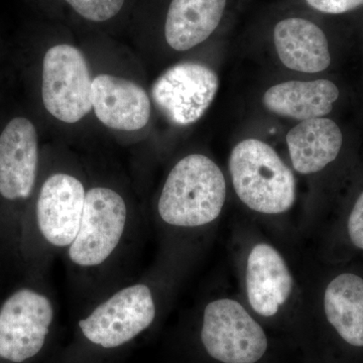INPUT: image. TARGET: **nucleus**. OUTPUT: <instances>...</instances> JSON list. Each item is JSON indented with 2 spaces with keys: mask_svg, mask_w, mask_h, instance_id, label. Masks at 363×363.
<instances>
[{
  "mask_svg": "<svg viewBox=\"0 0 363 363\" xmlns=\"http://www.w3.org/2000/svg\"><path fill=\"white\" fill-rule=\"evenodd\" d=\"M92 108L104 125L116 130H142L150 117L147 92L133 81L108 74L93 79Z\"/></svg>",
  "mask_w": 363,
  "mask_h": 363,
  "instance_id": "obj_11",
  "label": "nucleus"
},
{
  "mask_svg": "<svg viewBox=\"0 0 363 363\" xmlns=\"http://www.w3.org/2000/svg\"><path fill=\"white\" fill-rule=\"evenodd\" d=\"M342 142L337 124L324 117L303 121L286 135L294 169L304 175L326 168L338 157Z\"/></svg>",
  "mask_w": 363,
  "mask_h": 363,
  "instance_id": "obj_14",
  "label": "nucleus"
},
{
  "mask_svg": "<svg viewBox=\"0 0 363 363\" xmlns=\"http://www.w3.org/2000/svg\"><path fill=\"white\" fill-rule=\"evenodd\" d=\"M92 81L84 55L77 48L54 45L43 61L45 108L63 123H78L92 109Z\"/></svg>",
  "mask_w": 363,
  "mask_h": 363,
  "instance_id": "obj_8",
  "label": "nucleus"
},
{
  "mask_svg": "<svg viewBox=\"0 0 363 363\" xmlns=\"http://www.w3.org/2000/svg\"><path fill=\"white\" fill-rule=\"evenodd\" d=\"M86 192L80 178L68 172H55L40 184L33 208L23 217L18 245L33 278H42L75 240Z\"/></svg>",
  "mask_w": 363,
  "mask_h": 363,
  "instance_id": "obj_3",
  "label": "nucleus"
},
{
  "mask_svg": "<svg viewBox=\"0 0 363 363\" xmlns=\"http://www.w3.org/2000/svg\"><path fill=\"white\" fill-rule=\"evenodd\" d=\"M226 0H173L164 35L169 47L187 51L206 40L220 23Z\"/></svg>",
  "mask_w": 363,
  "mask_h": 363,
  "instance_id": "obj_16",
  "label": "nucleus"
},
{
  "mask_svg": "<svg viewBox=\"0 0 363 363\" xmlns=\"http://www.w3.org/2000/svg\"><path fill=\"white\" fill-rule=\"evenodd\" d=\"M200 340L207 354L221 363H255L267 350L264 329L233 298L208 303L203 311Z\"/></svg>",
  "mask_w": 363,
  "mask_h": 363,
  "instance_id": "obj_7",
  "label": "nucleus"
},
{
  "mask_svg": "<svg viewBox=\"0 0 363 363\" xmlns=\"http://www.w3.org/2000/svg\"><path fill=\"white\" fill-rule=\"evenodd\" d=\"M57 325L56 298L42 278L16 289L0 305V363H39Z\"/></svg>",
  "mask_w": 363,
  "mask_h": 363,
  "instance_id": "obj_5",
  "label": "nucleus"
},
{
  "mask_svg": "<svg viewBox=\"0 0 363 363\" xmlns=\"http://www.w3.org/2000/svg\"><path fill=\"white\" fill-rule=\"evenodd\" d=\"M324 312L327 321L344 342L363 347V278L342 272L325 289Z\"/></svg>",
  "mask_w": 363,
  "mask_h": 363,
  "instance_id": "obj_17",
  "label": "nucleus"
},
{
  "mask_svg": "<svg viewBox=\"0 0 363 363\" xmlns=\"http://www.w3.org/2000/svg\"><path fill=\"white\" fill-rule=\"evenodd\" d=\"M39 140L26 117L11 119L0 135V198L9 204L32 198L39 174Z\"/></svg>",
  "mask_w": 363,
  "mask_h": 363,
  "instance_id": "obj_10",
  "label": "nucleus"
},
{
  "mask_svg": "<svg viewBox=\"0 0 363 363\" xmlns=\"http://www.w3.org/2000/svg\"><path fill=\"white\" fill-rule=\"evenodd\" d=\"M69 342L48 363H114L156 322V286L131 279L82 310Z\"/></svg>",
  "mask_w": 363,
  "mask_h": 363,
  "instance_id": "obj_2",
  "label": "nucleus"
},
{
  "mask_svg": "<svg viewBox=\"0 0 363 363\" xmlns=\"http://www.w3.org/2000/svg\"><path fill=\"white\" fill-rule=\"evenodd\" d=\"M245 281L250 307L262 317L274 316L293 291L288 264L279 250L267 243H257L248 255Z\"/></svg>",
  "mask_w": 363,
  "mask_h": 363,
  "instance_id": "obj_12",
  "label": "nucleus"
},
{
  "mask_svg": "<svg viewBox=\"0 0 363 363\" xmlns=\"http://www.w3.org/2000/svg\"><path fill=\"white\" fill-rule=\"evenodd\" d=\"M229 171L236 194L253 211L281 214L295 203L292 171L262 140L248 138L238 143L229 157Z\"/></svg>",
  "mask_w": 363,
  "mask_h": 363,
  "instance_id": "obj_6",
  "label": "nucleus"
},
{
  "mask_svg": "<svg viewBox=\"0 0 363 363\" xmlns=\"http://www.w3.org/2000/svg\"><path fill=\"white\" fill-rule=\"evenodd\" d=\"M219 81L211 69L196 63L171 67L152 85L157 108L176 125L199 121L213 102Z\"/></svg>",
  "mask_w": 363,
  "mask_h": 363,
  "instance_id": "obj_9",
  "label": "nucleus"
},
{
  "mask_svg": "<svg viewBox=\"0 0 363 363\" xmlns=\"http://www.w3.org/2000/svg\"><path fill=\"white\" fill-rule=\"evenodd\" d=\"M138 229L119 191L105 185L87 189L77 235L63 255L68 278L83 307L131 279L125 274L135 252Z\"/></svg>",
  "mask_w": 363,
  "mask_h": 363,
  "instance_id": "obj_1",
  "label": "nucleus"
},
{
  "mask_svg": "<svg viewBox=\"0 0 363 363\" xmlns=\"http://www.w3.org/2000/svg\"><path fill=\"white\" fill-rule=\"evenodd\" d=\"M347 233L353 247L363 250V192L357 198L348 217Z\"/></svg>",
  "mask_w": 363,
  "mask_h": 363,
  "instance_id": "obj_19",
  "label": "nucleus"
},
{
  "mask_svg": "<svg viewBox=\"0 0 363 363\" xmlns=\"http://www.w3.org/2000/svg\"><path fill=\"white\" fill-rule=\"evenodd\" d=\"M310 6L325 13H347L363 6V0H306Z\"/></svg>",
  "mask_w": 363,
  "mask_h": 363,
  "instance_id": "obj_20",
  "label": "nucleus"
},
{
  "mask_svg": "<svg viewBox=\"0 0 363 363\" xmlns=\"http://www.w3.org/2000/svg\"><path fill=\"white\" fill-rule=\"evenodd\" d=\"M225 199L220 168L204 155H189L167 177L157 203V217L173 228H200L218 218Z\"/></svg>",
  "mask_w": 363,
  "mask_h": 363,
  "instance_id": "obj_4",
  "label": "nucleus"
},
{
  "mask_svg": "<svg viewBox=\"0 0 363 363\" xmlns=\"http://www.w3.org/2000/svg\"><path fill=\"white\" fill-rule=\"evenodd\" d=\"M81 16L91 21H106L121 11L124 0H65Z\"/></svg>",
  "mask_w": 363,
  "mask_h": 363,
  "instance_id": "obj_18",
  "label": "nucleus"
},
{
  "mask_svg": "<svg viewBox=\"0 0 363 363\" xmlns=\"http://www.w3.org/2000/svg\"><path fill=\"white\" fill-rule=\"evenodd\" d=\"M274 42L279 60L291 70L318 73L330 65L326 35L311 21L298 18L279 21L274 30Z\"/></svg>",
  "mask_w": 363,
  "mask_h": 363,
  "instance_id": "obj_13",
  "label": "nucleus"
},
{
  "mask_svg": "<svg viewBox=\"0 0 363 363\" xmlns=\"http://www.w3.org/2000/svg\"><path fill=\"white\" fill-rule=\"evenodd\" d=\"M338 97L337 86L323 79L279 83L264 93L262 101L272 113L303 121L330 113Z\"/></svg>",
  "mask_w": 363,
  "mask_h": 363,
  "instance_id": "obj_15",
  "label": "nucleus"
}]
</instances>
